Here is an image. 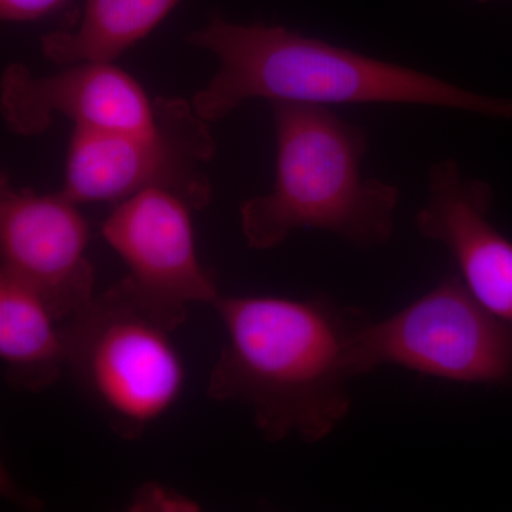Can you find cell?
I'll return each instance as SVG.
<instances>
[{"label":"cell","mask_w":512,"mask_h":512,"mask_svg":"<svg viewBox=\"0 0 512 512\" xmlns=\"http://www.w3.org/2000/svg\"><path fill=\"white\" fill-rule=\"evenodd\" d=\"M183 0H86L72 28L47 33L40 50L49 62L113 63L136 45Z\"/></svg>","instance_id":"7c38bea8"},{"label":"cell","mask_w":512,"mask_h":512,"mask_svg":"<svg viewBox=\"0 0 512 512\" xmlns=\"http://www.w3.org/2000/svg\"><path fill=\"white\" fill-rule=\"evenodd\" d=\"M356 369L400 366L448 382L510 386L512 323L473 295L457 271L357 340Z\"/></svg>","instance_id":"8992f818"},{"label":"cell","mask_w":512,"mask_h":512,"mask_svg":"<svg viewBox=\"0 0 512 512\" xmlns=\"http://www.w3.org/2000/svg\"><path fill=\"white\" fill-rule=\"evenodd\" d=\"M146 131L74 128L62 194L76 204L119 202L160 188L183 198L194 211L212 198L207 165L217 154L211 123L191 101L158 96Z\"/></svg>","instance_id":"5b68a950"},{"label":"cell","mask_w":512,"mask_h":512,"mask_svg":"<svg viewBox=\"0 0 512 512\" xmlns=\"http://www.w3.org/2000/svg\"><path fill=\"white\" fill-rule=\"evenodd\" d=\"M212 306L227 340L208 377L210 399L244 406L268 443L316 444L348 419L369 313L325 295H221Z\"/></svg>","instance_id":"6da1fadb"},{"label":"cell","mask_w":512,"mask_h":512,"mask_svg":"<svg viewBox=\"0 0 512 512\" xmlns=\"http://www.w3.org/2000/svg\"><path fill=\"white\" fill-rule=\"evenodd\" d=\"M185 42L217 57L210 83L194 94L198 116L215 123L245 101L319 104H409L512 121V97L457 84L301 35L284 26L228 22L212 16Z\"/></svg>","instance_id":"7a4b0ae2"},{"label":"cell","mask_w":512,"mask_h":512,"mask_svg":"<svg viewBox=\"0 0 512 512\" xmlns=\"http://www.w3.org/2000/svg\"><path fill=\"white\" fill-rule=\"evenodd\" d=\"M494 190L468 177L454 158L431 165L427 198L414 218L417 232L443 245L468 291L512 323V241L490 220Z\"/></svg>","instance_id":"30bf717a"},{"label":"cell","mask_w":512,"mask_h":512,"mask_svg":"<svg viewBox=\"0 0 512 512\" xmlns=\"http://www.w3.org/2000/svg\"><path fill=\"white\" fill-rule=\"evenodd\" d=\"M127 510L131 512H198L201 505L168 485L156 483L141 484L131 495Z\"/></svg>","instance_id":"4fadbf2b"},{"label":"cell","mask_w":512,"mask_h":512,"mask_svg":"<svg viewBox=\"0 0 512 512\" xmlns=\"http://www.w3.org/2000/svg\"><path fill=\"white\" fill-rule=\"evenodd\" d=\"M192 211L173 192L150 188L119 202L101 229L127 265L128 281L175 329L187 320L188 306H212L221 296L198 259Z\"/></svg>","instance_id":"52a82bcc"},{"label":"cell","mask_w":512,"mask_h":512,"mask_svg":"<svg viewBox=\"0 0 512 512\" xmlns=\"http://www.w3.org/2000/svg\"><path fill=\"white\" fill-rule=\"evenodd\" d=\"M171 326L126 276L67 319V369L121 440L141 439L183 393Z\"/></svg>","instance_id":"277c9868"},{"label":"cell","mask_w":512,"mask_h":512,"mask_svg":"<svg viewBox=\"0 0 512 512\" xmlns=\"http://www.w3.org/2000/svg\"><path fill=\"white\" fill-rule=\"evenodd\" d=\"M271 110L275 183L239 207L248 247L269 251L302 228L330 232L357 249L389 244L400 190L363 177L369 131L319 104L271 101Z\"/></svg>","instance_id":"3957f363"},{"label":"cell","mask_w":512,"mask_h":512,"mask_svg":"<svg viewBox=\"0 0 512 512\" xmlns=\"http://www.w3.org/2000/svg\"><path fill=\"white\" fill-rule=\"evenodd\" d=\"M0 110L20 137L45 133L57 113L84 130L146 131L154 120L153 101L137 80L101 62L67 64L42 77L23 63H10L0 80Z\"/></svg>","instance_id":"9c48e42d"},{"label":"cell","mask_w":512,"mask_h":512,"mask_svg":"<svg viewBox=\"0 0 512 512\" xmlns=\"http://www.w3.org/2000/svg\"><path fill=\"white\" fill-rule=\"evenodd\" d=\"M69 0H0L3 22H30L45 18L66 5Z\"/></svg>","instance_id":"5bb4252c"},{"label":"cell","mask_w":512,"mask_h":512,"mask_svg":"<svg viewBox=\"0 0 512 512\" xmlns=\"http://www.w3.org/2000/svg\"><path fill=\"white\" fill-rule=\"evenodd\" d=\"M77 205L62 192L40 195L13 188L2 175L0 269L35 289L59 322L96 295V274L86 255L89 225Z\"/></svg>","instance_id":"ba28073f"},{"label":"cell","mask_w":512,"mask_h":512,"mask_svg":"<svg viewBox=\"0 0 512 512\" xmlns=\"http://www.w3.org/2000/svg\"><path fill=\"white\" fill-rule=\"evenodd\" d=\"M42 296L0 269V359L10 387L39 393L67 369L63 328Z\"/></svg>","instance_id":"8fae6325"}]
</instances>
